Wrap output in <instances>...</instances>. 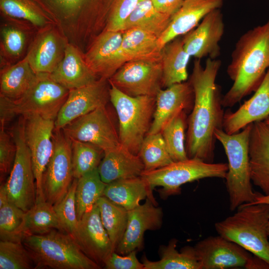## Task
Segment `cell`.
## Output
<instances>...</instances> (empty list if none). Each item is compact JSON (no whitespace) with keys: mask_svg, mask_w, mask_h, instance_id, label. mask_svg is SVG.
Here are the masks:
<instances>
[{"mask_svg":"<svg viewBox=\"0 0 269 269\" xmlns=\"http://www.w3.org/2000/svg\"><path fill=\"white\" fill-rule=\"evenodd\" d=\"M221 65L218 59L207 58L203 66L196 59L190 78L194 94L192 112L187 120L185 141L188 158L213 162L216 129H223L224 112L221 89L216 79Z\"/></svg>","mask_w":269,"mask_h":269,"instance_id":"obj_1","label":"cell"},{"mask_svg":"<svg viewBox=\"0 0 269 269\" xmlns=\"http://www.w3.org/2000/svg\"><path fill=\"white\" fill-rule=\"evenodd\" d=\"M269 69V19L244 33L236 43L227 73L233 81L222 97L223 108H231L255 92Z\"/></svg>","mask_w":269,"mask_h":269,"instance_id":"obj_2","label":"cell"},{"mask_svg":"<svg viewBox=\"0 0 269 269\" xmlns=\"http://www.w3.org/2000/svg\"><path fill=\"white\" fill-rule=\"evenodd\" d=\"M70 43L85 53L106 26L113 0H38Z\"/></svg>","mask_w":269,"mask_h":269,"instance_id":"obj_3","label":"cell"},{"mask_svg":"<svg viewBox=\"0 0 269 269\" xmlns=\"http://www.w3.org/2000/svg\"><path fill=\"white\" fill-rule=\"evenodd\" d=\"M269 204L245 203L233 215L216 222L215 228L219 235L269 264Z\"/></svg>","mask_w":269,"mask_h":269,"instance_id":"obj_4","label":"cell"},{"mask_svg":"<svg viewBox=\"0 0 269 269\" xmlns=\"http://www.w3.org/2000/svg\"><path fill=\"white\" fill-rule=\"evenodd\" d=\"M252 124L233 134H228L223 129L215 132V137L222 144L228 158L225 179L232 211L245 203L254 202L262 195L253 190L250 177L249 142Z\"/></svg>","mask_w":269,"mask_h":269,"instance_id":"obj_5","label":"cell"},{"mask_svg":"<svg viewBox=\"0 0 269 269\" xmlns=\"http://www.w3.org/2000/svg\"><path fill=\"white\" fill-rule=\"evenodd\" d=\"M22 242L31 256L34 269L101 268L86 255L72 235L58 230L26 236Z\"/></svg>","mask_w":269,"mask_h":269,"instance_id":"obj_6","label":"cell"},{"mask_svg":"<svg viewBox=\"0 0 269 269\" xmlns=\"http://www.w3.org/2000/svg\"><path fill=\"white\" fill-rule=\"evenodd\" d=\"M69 90L54 81L50 74L38 73L29 89L12 100L0 96V122L5 125L16 116L37 114L55 120Z\"/></svg>","mask_w":269,"mask_h":269,"instance_id":"obj_7","label":"cell"},{"mask_svg":"<svg viewBox=\"0 0 269 269\" xmlns=\"http://www.w3.org/2000/svg\"><path fill=\"white\" fill-rule=\"evenodd\" d=\"M110 85V101L118 117L121 144L133 153L138 155L151 126L155 97H131Z\"/></svg>","mask_w":269,"mask_h":269,"instance_id":"obj_8","label":"cell"},{"mask_svg":"<svg viewBox=\"0 0 269 269\" xmlns=\"http://www.w3.org/2000/svg\"><path fill=\"white\" fill-rule=\"evenodd\" d=\"M228 169L227 163H210L188 158L156 169L144 170L141 176L151 191L156 187H162L159 190L160 195L166 198L179 194L181 186L185 183L206 178L225 179Z\"/></svg>","mask_w":269,"mask_h":269,"instance_id":"obj_9","label":"cell"},{"mask_svg":"<svg viewBox=\"0 0 269 269\" xmlns=\"http://www.w3.org/2000/svg\"><path fill=\"white\" fill-rule=\"evenodd\" d=\"M16 153L9 175L4 182L9 201L25 212L36 201V185L30 153L25 137V120L20 116L10 131Z\"/></svg>","mask_w":269,"mask_h":269,"instance_id":"obj_10","label":"cell"},{"mask_svg":"<svg viewBox=\"0 0 269 269\" xmlns=\"http://www.w3.org/2000/svg\"><path fill=\"white\" fill-rule=\"evenodd\" d=\"M54 149L42 178L45 200L53 205L67 193L73 180L71 140L61 130L54 131Z\"/></svg>","mask_w":269,"mask_h":269,"instance_id":"obj_11","label":"cell"},{"mask_svg":"<svg viewBox=\"0 0 269 269\" xmlns=\"http://www.w3.org/2000/svg\"><path fill=\"white\" fill-rule=\"evenodd\" d=\"M162 77L161 60H135L124 63L108 80L128 96L156 97Z\"/></svg>","mask_w":269,"mask_h":269,"instance_id":"obj_12","label":"cell"},{"mask_svg":"<svg viewBox=\"0 0 269 269\" xmlns=\"http://www.w3.org/2000/svg\"><path fill=\"white\" fill-rule=\"evenodd\" d=\"M23 117L25 140L30 153L36 182V202L45 201L42 191V178L53 152L55 121L37 114Z\"/></svg>","mask_w":269,"mask_h":269,"instance_id":"obj_13","label":"cell"},{"mask_svg":"<svg viewBox=\"0 0 269 269\" xmlns=\"http://www.w3.org/2000/svg\"><path fill=\"white\" fill-rule=\"evenodd\" d=\"M62 130L71 140L92 143L104 151L121 144L119 132L106 106L79 117Z\"/></svg>","mask_w":269,"mask_h":269,"instance_id":"obj_14","label":"cell"},{"mask_svg":"<svg viewBox=\"0 0 269 269\" xmlns=\"http://www.w3.org/2000/svg\"><path fill=\"white\" fill-rule=\"evenodd\" d=\"M109 80L99 78L94 83L69 90L68 97L54 121L55 129L61 130L73 121L110 101Z\"/></svg>","mask_w":269,"mask_h":269,"instance_id":"obj_15","label":"cell"},{"mask_svg":"<svg viewBox=\"0 0 269 269\" xmlns=\"http://www.w3.org/2000/svg\"><path fill=\"white\" fill-rule=\"evenodd\" d=\"M69 43L57 25H51L36 32L25 57L36 73L51 74L63 59Z\"/></svg>","mask_w":269,"mask_h":269,"instance_id":"obj_16","label":"cell"},{"mask_svg":"<svg viewBox=\"0 0 269 269\" xmlns=\"http://www.w3.org/2000/svg\"><path fill=\"white\" fill-rule=\"evenodd\" d=\"M223 14L220 8L208 13L198 25L182 38L184 47L191 56L216 59L221 54L219 42L224 33Z\"/></svg>","mask_w":269,"mask_h":269,"instance_id":"obj_17","label":"cell"},{"mask_svg":"<svg viewBox=\"0 0 269 269\" xmlns=\"http://www.w3.org/2000/svg\"><path fill=\"white\" fill-rule=\"evenodd\" d=\"M202 269L245 268L249 252L220 235L209 236L194 246Z\"/></svg>","mask_w":269,"mask_h":269,"instance_id":"obj_18","label":"cell"},{"mask_svg":"<svg viewBox=\"0 0 269 269\" xmlns=\"http://www.w3.org/2000/svg\"><path fill=\"white\" fill-rule=\"evenodd\" d=\"M122 39L123 31L104 29L84 53L87 64L99 78L109 80L125 63Z\"/></svg>","mask_w":269,"mask_h":269,"instance_id":"obj_19","label":"cell"},{"mask_svg":"<svg viewBox=\"0 0 269 269\" xmlns=\"http://www.w3.org/2000/svg\"><path fill=\"white\" fill-rule=\"evenodd\" d=\"M74 238L86 255L101 268L114 252L97 204L78 220Z\"/></svg>","mask_w":269,"mask_h":269,"instance_id":"obj_20","label":"cell"},{"mask_svg":"<svg viewBox=\"0 0 269 269\" xmlns=\"http://www.w3.org/2000/svg\"><path fill=\"white\" fill-rule=\"evenodd\" d=\"M150 198L147 197L142 204L128 211L126 230L115 252L125 255L141 249L143 237L147 230L154 231L162 225L163 211Z\"/></svg>","mask_w":269,"mask_h":269,"instance_id":"obj_21","label":"cell"},{"mask_svg":"<svg viewBox=\"0 0 269 269\" xmlns=\"http://www.w3.org/2000/svg\"><path fill=\"white\" fill-rule=\"evenodd\" d=\"M194 101V92L189 81L161 89L155 97L153 120L147 134L161 132L164 127L180 113L189 108L192 109Z\"/></svg>","mask_w":269,"mask_h":269,"instance_id":"obj_22","label":"cell"},{"mask_svg":"<svg viewBox=\"0 0 269 269\" xmlns=\"http://www.w3.org/2000/svg\"><path fill=\"white\" fill-rule=\"evenodd\" d=\"M269 116V69L254 94L235 112L224 113L223 130L228 134L237 133L248 125L264 121Z\"/></svg>","mask_w":269,"mask_h":269,"instance_id":"obj_23","label":"cell"},{"mask_svg":"<svg viewBox=\"0 0 269 269\" xmlns=\"http://www.w3.org/2000/svg\"><path fill=\"white\" fill-rule=\"evenodd\" d=\"M37 31L25 23L1 17L0 68L23 59Z\"/></svg>","mask_w":269,"mask_h":269,"instance_id":"obj_24","label":"cell"},{"mask_svg":"<svg viewBox=\"0 0 269 269\" xmlns=\"http://www.w3.org/2000/svg\"><path fill=\"white\" fill-rule=\"evenodd\" d=\"M225 0H183L181 6L171 17L167 28L159 38L161 47L194 29L208 13L220 8Z\"/></svg>","mask_w":269,"mask_h":269,"instance_id":"obj_25","label":"cell"},{"mask_svg":"<svg viewBox=\"0 0 269 269\" xmlns=\"http://www.w3.org/2000/svg\"><path fill=\"white\" fill-rule=\"evenodd\" d=\"M250 177L264 195H269V126L264 121L253 123L249 142Z\"/></svg>","mask_w":269,"mask_h":269,"instance_id":"obj_26","label":"cell"},{"mask_svg":"<svg viewBox=\"0 0 269 269\" xmlns=\"http://www.w3.org/2000/svg\"><path fill=\"white\" fill-rule=\"evenodd\" d=\"M50 76L69 90L90 85L99 79L87 64L84 53L70 43L63 59Z\"/></svg>","mask_w":269,"mask_h":269,"instance_id":"obj_27","label":"cell"},{"mask_svg":"<svg viewBox=\"0 0 269 269\" xmlns=\"http://www.w3.org/2000/svg\"><path fill=\"white\" fill-rule=\"evenodd\" d=\"M144 170V164L138 155L133 153L121 144L104 151L98 167L101 179L106 184L140 176Z\"/></svg>","mask_w":269,"mask_h":269,"instance_id":"obj_28","label":"cell"},{"mask_svg":"<svg viewBox=\"0 0 269 269\" xmlns=\"http://www.w3.org/2000/svg\"><path fill=\"white\" fill-rule=\"evenodd\" d=\"M1 17L25 23L37 31L57 25L38 0H0Z\"/></svg>","mask_w":269,"mask_h":269,"instance_id":"obj_29","label":"cell"},{"mask_svg":"<svg viewBox=\"0 0 269 269\" xmlns=\"http://www.w3.org/2000/svg\"><path fill=\"white\" fill-rule=\"evenodd\" d=\"M161 47L159 38L139 28L123 31L121 52L127 62L135 60H161Z\"/></svg>","mask_w":269,"mask_h":269,"instance_id":"obj_30","label":"cell"},{"mask_svg":"<svg viewBox=\"0 0 269 269\" xmlns=\"http://www.w3.org/2000/svg\"><path fill=\"white\" fill-rule=\"evenodd\" d=\"M103 196L128 211L138 206L140 202L147 197L157 204L152 192L141 176L119 179L107 184Z\"/></svg>","mask_w":269,"mask_h":269,"instance_id":"obj_31","label":"cell"},{"mask_svg":"<svg viewBox=\"0 0 269 269\" xmlns=\"http://www.w3.org/2000/svg\"><path fill=\"white\" fill-rule=\"evenodd\" d=\"M178 240L171 239L167 245L161 246L158 253L160 260H149L145 256L141 258L144 269H202L194 247L187 246L178 251Z\"/></svg>","mask_w":269,"mask_h":269,"instance_id":"obj_32","label":"cell"},{"mask_svg":"<svg viewBox=\"0 0 269 269\" xmlns=\"http://www.w3.org/2000/svg\"><path fill=\"white\" fill-rule=\"evenodd\" d=\"M190 56L185 50L182 38L177 37L162 49L163 86L183 82L188 78L187 65Z\"/></svg>","mask_w":269,"mask_h":269,"instance_id":"obj_33","label":"cell"},{"mask_svg":"<svg viewBox=\"0 0 269 269\" xmlns=\"http://www.w3.org/2000/svg\"><path fill=\"white\" fill-rule=\"evenodd\" d=\"M26 58L0 68V96L14 100L21 97L36 79Z\"/></svg>","mask_w":269,"mask_h":269,"instance_id":"obj_34","label":"cell"},{"mask_svg":"<svg viewBox=\"0 0 269 269\" xmlns=\"http://www.w3.org/2000/svg\"><path fill=\"white\" fill-rule=\"evenodd\" d=\"M171 16L156 10L151 0H139L128 18L124 30L139 28L159 38L167 28Z\"/></svg>","mask_w":269,"mask_h":269,"instance_id":"obj_35","label":"cell"},{"mask_svg":"<svg viewBox=\"0 0 269 269\" xmlns=\"http://www.w3.org/2000/svg\"><path fill=\"white\" fill-rule=\"evenodd\" d=\"M53 230L61 231L52 204L46 201L37 202L26 212L22 229L23 239L28 236L45 234Z\"/></svg>","mask_w":269,"mask_h":269,"instance_id":"obj_36","label":"cell"},{"mask_svg":"<svg viewBox=\"0 0 269 269\" xmlns=\"http://www.w3.org/2000/svg\"><path fill=\"white\" fill-rule=\"evenodd\" d=\"M96 204L103 225L115 251L127 229L128 211L104 196L99 199Z\"/></svg>","mask_w":269,"mask_h":269,"instance_id":"obj_37","label":"cell"},{"mask_svg":"<svg viewBox=\"0 0 269 269\" xmlns=\"http://www.w3.org/2000/svg\"><path fill=\"white\" fill-rule=\"evenodd\" d=\"M106 185L101 179L98 168L78 179L75 197L78 220L96 204L103 195Z\"/></svg>","mask_w":269,"mask_h":269,"instance_id":"obj_38","label":"cell"},{"mask_svg":"<svg viewBox=\"0 0 269 269\" xmlns=\"http://www.w3.org/2000/svg\"><path fill=\"white\" fill-rule=\"evenodd\" d=\"M186 112L182 111L168 122L161 131L168 153L173 161L188 158L185 146Z\"/></svg>","mask_w":269,"mask_h":269,"instance_id":"obj_39","label":"cell"},{"mask_svg":"<svg viewBox=\"0 0 269 269\" xmlns=\"http://www.w3.org/2000/svg\"><path fill=\"white\" fill-rule=\"evenodd\" d=\"M145 171L156 169L172 162L161 132L147 134L144 137L138 153Z\"/></svg>","mask_w":269,"mask_h":269,"instance_id":"obj_40","label":"cell"},{"mask_svg":"<svg viewBox=\"0 0 269 269\" xmlns=\"http://www.w3.org/2000/svg\"><path fill=\"white\" fill-rule=\"evenodd\" d=\"M71 145L74 178L78 179L98 168L104 155L103 150L92 143L76 140H71Z\"/></svg>","mask_w":269,"mask_h":269,"instance_id":"obj_41","label":"cell"},{"mask_svg":"<svg viewBox=\"0 0 269 269\" xmlns=\"http://www.w3.org/2000/svg\"><path fill=\"white\" fill-rule=\"evenodd\" d=\"M26 212L7 201L0 205V239L22 242L23 226Z\"/></svg>","mask_w":269,"mask_h":269,"instance_id":"obj_42","label":"cell"},{"mask_svg":"<svg viewBox=\"0 0 269 269\" xmlns=\"http://www.w3.org/2000/svg\"><path fill=\"white\" fill-rule=\"evenodd\" d=\"M34 269L31 256L22 242L0 241V269Z\"/></svg>","mask_w":269,"mask_h":269,"instance_id":"obj_43","label":"cell"},{"mask_svg":"<svg viewBox=\"0 0 269 269\" xmlns=\"http://www.w3.org/2000/svg\"><path fill=\"white\" fill-rule=\"evenodd\" d=\"M77 181L78 179L74 178L66 194L60 201L53 205L61 231L73 237L78 224L75 197Z\"/></svg>","mask_w":269,"mask_h":269,"instance_id":"obj_44","label":"cell"},{"mask_svg":"<svg viewBox=\"0 0 269 269\" xmlns=\"http://www.w3.org/2000/svg\"><path fill=\"white\" fill-rule=\"evenodd\" d=\"M139 0H113L105 29L123 31L126 22Z\"/></svg>","mask_w":269,"mask_h":269,"instance_id":"obj_45","label":"cell"},{"mask_svg":"<svg viewBox=\"0 0 269 269\" xmlns=\"http://www.w3.org/2000/svg\"><path fill=\"white\" fill-rule=\"evenodd\" d=\"M5 125L0 123V182L9 174L16 153L15 142L10 132L6 131Z\"/></svg>","mask_w":269,"mask_h":269,"instance_id":"obj_46","label":"cell"},{"mask_svg":"<svg viewBox=\"0 0 269 269\" xmlns=\"http://www.w3.org/2000/svg\"><path fill=\"white\" fill-rule=\"evenodd\" d=\"M136 251H133L126 256H121L113 252L106 261L104 268L106 269H144L142 262L136 257Z\"/></svg>","mask_w":269,"mask_h":269,"instance_id":"obj_47","label":"cell"},{"mask_svg":"<svg viewBox=\"0 0 269 269\" xmlns=\"http://www.w3.org/2000/svg\"><path fill=\"white\" fill-rule=\"evenodd\" d=\"M151 0L157 10L171 17L179 9L183 2V0Z\"/></svg>","mask_w":269,"mask_h":269,"instance_id":"obj_48","label":"cell"},{"mask_svg":"<svg viewBox=\"0 0 269 269\" xmlns=\"http://www.w3.org/2000/svg\"><path fill=\"white\" fill-rule=\"evenodd\" d=\"M245 268L247 269H269V264L261 258L253 255L249 259Z\"/></svg>","mask_w":269,"mask_h":269,"instance_id":"obj_49","label":"cell"},{"mask_svg":"<svg viewBox=\"0 0 269 269\" xmlns=\"http://www.w3.org/2000/svg\"><path fill=\"white\" fill-rule=\"evenodd\" d=\"M250 203H265L269 204V195L266 196L262 194L256 199L254 202Z\"/></svg>","mask_w":269,"mask_h":269,"instance_id":"obj_50","label":"cell"},{"mask_svg":"<svg viewBox=\"0 0 269 269\" xmlns=\"http://www.w3.org/2000/svg\"><path fill=\"white\" fill-rule=\"evenodd\" d=\"M265 123L269 126V116L264 121Z\"/></svg>","mask_w":269,"mask_h":269,"instance_id":"obj_51","label":"cell"},{"mask_svg":"<svg viewBox=\"0 0 269 269\" xmlns=\"http://www.w3.org/2000/svg\"><path fill=\"white\" fill-rule=\"evenodd\" d=\"M267 233H268V237L269 239V222L268 227H267Z\"/></svg>","mask_w":269,"mask_h":269,"instance_id":"obj_52","label":"cell"}]
</instances>
